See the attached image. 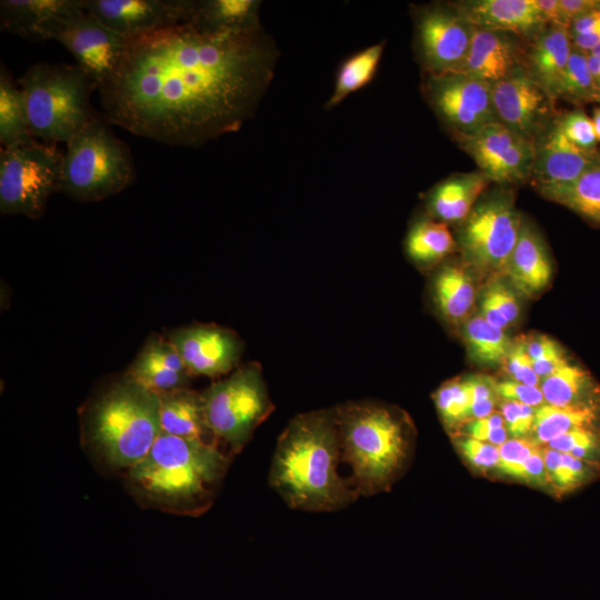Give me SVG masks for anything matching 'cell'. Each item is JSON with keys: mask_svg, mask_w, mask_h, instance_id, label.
Returning a JSON list of instances; mask_svg holds the SVG:
<instances>
[{"mask_svg": "<svg viewBox=\"0 0 600 600\" xmlns=\"http://www.w3.org/2000/svg\"><path fill=\"white\" fill-rule=\"evenodd\" d=\"M276 56L259 22L209 30L187 22L128 40L113 77L100 87L107 121L180 147L238 131L273 77Z\"/></svg>", "mask_w": 600, "mask_h": 600, "instance_id": "obj_1", "label": "cell"}, {"mask_svg": "<svg viewBox=\"0 0 600 600\" xmlns=\"http://www.w3.org/2000/svg\"><path fill=\"white\" fill-rule=\"evenodd\" d=\"M340 463L334 407L300 413L278 438L269 483L291 509L337 511L359 498L350 480L340 473Z\"/></svg>", "mask_w": 600, "mask_h": 600, "instance_id": "obj_2", "label": "cell"}, {"mask_svg": "<svg viewBox=\"0 0 600 600\" xmlns=\"http://www.w3.org/2000/svg\"><path fill=\"white\" fill-rule=\"evenodd\" d=\"M231 457L217 443L162 432L148 454L127 471V487L142 506L200 516L212 506Z\"/></svg>", "mask_w": 600, "mask_h": 600, "instance_id": "obj_3", "label": "cell"}, {"mask_svg": "<svg viewBox=\"0 0 600 600\" xmlns=\"http://www.w3.org/2000/svg\"><path fill=\"white\" fill-rule=\"evenodd\" d=\"M341 460L359 497L388 491L404 473L414 446V427L399 408L372 400L334 406Z\"/></svg>", "mask_w": 600, "mask_h": 600, "instance_id": "obj_4", "label": "cell"}, {"mask_svg": "<svg viewBox=\"0 0 600 600\" xmlns=\"http://www.w3.org/2000/svg\"><path fill=\"white\" fill-rule=\"evenodd\" d=\"M81 433L83 443L104 464L128 471L162 433L158 393L124 373L86 406Z\"/></svg>", "mask_w": 600, "mask_h": 600, "instance_id": "obj_5", "label": "cell"}, {"mask_svg": "<svg viewBox=\"0 0 600 600\" xmlns=\"http://www.w3.org/2000/svg\"><path fill=\"white\" fill-rule=\"evenodd\" d=\"M18 83L24 96L34 138L49 143H67L94 117L90 96L97 88L77 64L34 63Z\"/></svg>", "mask_w": 600, "mask_h": 600, "instance_id": "obj_6", "label": "cell"}, {"mask_svg": "<svg viewBox=\"0 0 600 600\" xmlns=\"http://www.w3.org/2000/svg\"><path fill=\"white\" fill-rule=\"evenodd\" d=\"M134 167L128 146L108 122L93 117L67 142L60 192L81 202L101 201L128 188Z\"/></svg>", "mask_w": 600, "mask_h": 600, "instance_id": "obj_7", "label": "cell"}, {"mask_svg": "<svg viewBox=\"0 0 600 600\" xmlns=\"http://www.w3.org/2000/svg\"><path fill=\"white\" fill-rule=\"evenodd\" d=\"M208 427L219 446L239 453L273 412L260 363L240 364L202 392Z\"/></svg>", "mask_w": 600, "mask_h": 600, "instance_id": "obj_8", "label": "cell"}, {"mask_svg": "<svg viewBox=\"0 0 600 600\" xmlns=\"http://www.w3.org/2000/svg\"><path fill=\"white\" fill-rule=\"evenodd\" d=\"M63 154L54 143L2 148L0 156V213L40 218L50 197L60 192Z\"/></svg>", "mask_w": 600, "mask_h": 600, "instance_id": "obj_9", "label": "cell"}, {"mask_svg": "<svg viewBox=\"0 0 600 600\" xmlns=\"http://www.w3.org/2000/svg\"><path fill=\"white\" fill-rule=\"evenodd\" d=\"M521 222L511 199L506 196H496L476 206L460 233L468 261L483 272H504Z\"/></svg>", "mask_w": 600, "mask_h": 600, "instance_id": "obj_10", "label": "cell"}, {"mask_svg": "<svg viewBox=\"0 0 600 600\" xmlns=\"http://www.w3.org/2000/svg\"><path fill=\"white\" fill-rule=\"evenodd\" d=\"M458 138L460 147L476 161L489 181L517 183L531 177L534 141L512 131L500 121Z\"/></svg>", "mask_w": 600, "mask_h": 600, "instance_id": "obj_11", "label": "cell"}, {"mask_svg": "<svg viewBox=\"0 0 600 600\" xmlns=\"http://www.w3.org/2000/svg\"><path fill=\"white\" fill-rule=\"evenodd\" d=\"M53 40L60 42L74 57L76 64L99 89L118 70L129 39L103 24L83 8L63 23Z\"/></svg>", "mask_w": 600, "mask_h": 600, "instance_id": "obj_12", "label": "cell"}, {"mask_svg": "<svg viewBox=\"0 0 600 600\" xmlns=\"http://www.w3.org/2000/svg\"><path fill=\"white\" fill-rule=\"evenodd\" d=\"M427 94L436 111L458 133L471 134L497 121L492 86L461 73H430Z\"/></svg>", "mask_w": 600, "mask_h": 600, "instance_id": "obj_13", "label": "cell"}, {"mask_svg": "<svg viewBox=\"0 0 600 600\" xmlns=\"http://www.w3.org/2000/svg\"><path fill=\"white\" fill-rule=\"evenodd\" d=\"M167 338L191 377L221 378L241 364L244 342L232 329L214 323H196L173 329Z\"/></svg>", "mask_w": 600, "mask_h": 600, "instance_id": "obj_14", "label": "cell"}, {"mask_svg": "<svg viewBox=\"0 0 600 600\" xmlns=\"http://www.w3.org/2000/svg\"><path fill=\"white\" fill-rule=\"evenodd\" d=\"M193 0H83V8L127 39L191 19Z\"/></svg>", "mask_w": 600, "mask_h": 600, "instance_id": "obj_15", "label": "cell"}, {"mask_svg": "<svg viewBox=\"0 0 600 600\" xmlns=\"http://www.w3.org/2000/svg\"><path fill=\"white\" fill-rule=\"evenodd\" d=\"M553 99L520 69L492 84V102L498 121L532 141L548 126Z\"/></svg>", "mask_w": 600, "mask_h": 600, "instance_id": "obj_16", "label": "cell"}, {"mask_svg": "<svg viewBox=\"0 0 600 600\" xmlns=\"http://www.w3.org/2000/svg\"><path fill=\"white\" fill-rule=\"evenodd\" d=\"M473 28L456 11L434 8L422 12L418 21V39L430 73L454 71L463 61Z\"/></svg>", "mask_w": 600, "mask_h": 600, "instance_id": "obj_17", "label": "cell"}, {"mask_svg": "<svg viewBox=\"0 0 600 600\" xmlns=\"http://www.w3.org/2000/svg\"><path fill=\"white\" fill-rule=\"evenodd\" d=\"M534 144L531 177L539 190L570 184L600 164V152H589L577 147L562 134L557 124L541 139H537Z\"/></svg>", "mask_w": 600, "mask_h": 600, "instance_id": "obj_18", "label": "cell"}, {"mask_svg": "<svg viewBox=\"0 0 600 600\" xmlns=\"http://www.w3.org/2000/svg\"><path fill=\"white\" fill-rule=\"evenodd\" d=\"M83 10V0H1L0 28L32 40H53L63 23Z\"/></svg>", "mask_w": 600, "mask_h": 600, "instance_id": "obj_19", "label": "cell"}, {"mask_svg": "<svg viewBox=\"0 0 600 600\" xmlns=\"http://www.w3.org/2000/svg\"><path fill=\"white\" fill-rule=\"evenodd\" d=\"M126 374L157 393L187 388L191 379L174 346L158 333L147 339Z\"/></svg>", "mask_w": 600, "mask_h": 600, "instance_id": "obj_20", "label": "cell"}, {"mask_svg": "<svg viewBox=\"0 0 600 600\" xmlns=\"http://www.w3.org/2000/svg\"><path fill=\"white\" fill-rule=\"evenodd\" d=\"M454 9L471 27L487 30L528 34L547 24L536 0H476Z\"/></svg>", "mask_w": 600, "mask_h": 600, "instance_id": "obj_21", "label": "cell"}, {"mask_svg": "<svg viewBox=\"0 0 600 600\" xmlns=\"http://www.w3.org/2000/svg\"><path fill=\"white\" fill-rule=\"evenodd\" d=\"M472 28L468 52L452 72L473 77L492 86L518 69L516 43L507 32Z\"/></svg>", "mask_w": 600, "mask_h": 600, "instance_id": "obj_22", "label": "cell"}, {"mask_svg": "<svg viewBox=\"0 0 600 600\" xmlns=\"http://www.w3.org/2000/svg\"><path fill=\"white\" fill-rule=\"evenodd\" d=\"M504 273L528 297L542 291L551 279L552 268L544 243L523 221Z\"/></svg>", "mask_w": 600, "mask_h": 600, "instance_id": "obj_23", "label": "cell"}, {"mask_svg": "<svg viewBox=\"0 0 600 600\" xmlns=\"http://www.w3.org/2000/svg\"><path fill=\"white\" fill-rule=\"evenodd\" d=\"M572 50L570 29L560 26L542 30L530 49L527 73L552 98L558 97Z\"/></svg>", "mask_w": 600, "mask_h": 600, "instance_id": "obj_24", "label": "cell"}, {"mask_svg": "<svg viewBox=\"0 0 600 600\" xmlns=\"http://www.w3.org/2000/svg\"><path fill=\"white\" fill-rule=\"evenodd\" d=\"M158 396L162 432L217 443L207 423L202 393L187 387Z\"/></svg>", "mask_w": 600, "mask_h": 600, "instance_id": "obj_25", "label": "cell"}, {"mask_svg": "<svg viewBox=\"0 0 600 600\" xmlns=\"http://www.w3.org/2000/svg\"><path fill=\"white\" fill-rule=\"evenodd\" d=\"M547 404L559 408L600 410V388L590 373L567 362L541 381Z\"/></svg>", "mask_w": 600, "mask_h": 600, "instance_id": "obj_26", "label": "cell"}, {"mask_svg": "<svg viewBox=\"0 0 600 600\" xmlns=\"http://www.w3.org/2000/svg\"><path fill=\"white\" fill-rule=\"evenodd\" d=\"M488 182L481 172L451 176L434 188L429 201L430 211L441 222L464 221Z\"/></svg>", "mask_w": 600, "mask_h": 600, "instance_id": "obj_27", "label": "cell"}, {"mask_svg": "<svg viewBox=\"0 0 600 600\" xmlns=\"http://www.w3.org/2000/svg\"><path fill=\"white\" fill-rule=\"evenodd\" d=\"M432 299L443 319L459 324L467 320L474 304L473 280L457 264L443 266L432 280Z\"/></svg>", "mask_w": 600, "mask_h": 600, "instance_id": "obj_28", "label": "cell"}, {"mask_svg": "<svg viewBox=\"0 0 600 600\" xmlns=\"http://www.w3.org/2000/svg\"><path fill=\"white\" fill-rule=\"evenodd\" d=\"M36 140L33 137L21 88L17 83L7 67H0V142L2 148L29 143Z\"/></svg>", "mask_w": 600, "mask_h": 600, "instance_id": "obj_29", "label": "cell"}, {"mask_svg": "<svg viewBox=\"0 0 600 600\" xmlns=\"http://www.w3.org/2000/svg\"><path fill=\"white\" fill-rule=\"evenodd\" d=\"M258 7L253 0L196 1L191 21L209 30L248 28L259 22Z\"/></svg>", "mask_w": 600, "mask_h": 600, "instance_id": "obj_30", "label": "cell"}, {"mask_svg": "<svg viewBox=\"0 0 600 600\" xmlns=\"http://www.w3.org/2000/svg\"><path fill=\"white\" fill-rule=\"evenodd\" d=\"M539 191L547 199L600 226V164L591 168L570 184Z\"/></svg>", "mask_w": 600, "mask_h": 600, "instance_id": "obj_31", "label": "cell"}, {"mask_svg": "<svg viewBox=\"0 0 600 600\" xmlns=\"http://www.w3.org/2000/svg\"><path fill=\"white\" fill-rule=\"evenodd\" d=\"M462 334L470 357L479 364H503L512 346L504 330L490 324L481 313L464 321Z\"/></svg>", "mask_w": 600, "mask_h": 600, "instance_id": "obj_32", "label": "cell"}, {"mask_svg": "<svg viewBox=\"0 0 600 600\" xmlns=\"http://www.w3.org/2000/svg\"><path fill=\"white\" fill-rule=\"evenodd\" d=\"M600 410L559 408L543 404L536 409L533 440L548 444L554 438L576 429L598 428Z\"/></svg>", "mask_w": 600, "mask_h": 600, "instance_id": "obj_33", "label": "cell"}, {"mask_svg": "<svg viewBox=\"0 0 600 600\" xmlns=\"http://www.w3.org/2000/svg\"><path fill=\"white\" fill-rule=\"evenodd\" d=\"M454 248V239L447 224L437 220H421L408 233L406 249L418 264L429 266L443 259Z\"/></svg>", "mask_w": 600, "mask_h": 600, "instance_id": "obj_34", "label": "cell"}, {"mask_svg": "<svg viewBox=\"0 0 600 600\" xmlns=\"http://www.w3.org/2000/svg\"><path fill=\"white\" fill-rule=\"evenodd\" d=\"M542 456L549 486L563 494L594 479L600 471V463L562 453L554 449L542 448Z\"/></svg>", "mask_w": 600, "mask_h": 600, "instance_id": "obj_35", "label": "cell"}, {"mask_svg": "<svg viewBox=\"0 0 600 600\" xmlns=\"http://www.w3.org/2000/svg\"><path fill=\"white\" fill-rule=\"evenodd\" d=\"M383 51L378 43L366 48L346 60L336 80L334 90L327 102L328 108L339 104L349 94L363 88L373 78Z\"/></svg>", "mask_w": 600, "mask_h": 600, "instance_id": "obj_36", "label": "cell"}, {"mask_svg": "<svg viewBox=\"0 0 600 600\" xmlns=\"http://www.w3.org/2000/svg\"><path fill=\"white\" fill-rule=\"evenodd\" d=\"M558 97L574 102H600V88L589 69L587 53L573 48L560 83Z\"/></svg>", "mask_w": 600, "mask_h": 600, "instance_id": "obj_37", "label": "cell"}, {"mask_svg": "<svg viewBox=\"0 0 600 600\" xmlns=\"http://www.w3.org/2000/svg\"><path fill=\"white\" fill-rule=\"evenodd\" d=\"M473 386L471 378L467 380H451L443 383L433 394L438 413L443 424L453 429L468 419L472 404Z\"/></svg>", "mask_w": 600, "mask_h": 600, "instance_id": "obj_38", "label": "cell"}, {"mask_svg": "<svg viewBox=\"0 0 600 600\" xmlns=\"http://www.w3.org/2000/svg\"><path fill=\"white\" fill-rule=\"evenodd\" d=\"M547 446L559 452L600 463V430L598 428L569 431L554 438Z\"/></svg>", "mask_w": 600, "mask_h": 600, "instance_id": "obj_39", "label": "cell"}, {"mask_svg": "<svg viewBox=\"0 0 600 600\" xmlns=\"http://www.w3.org/2000/svg\"><path fill=\"white\" fill-rule=\"evenodd\" d=\"M541 447L532 438L508 439L499 447V464L497 470L503 474L520 479L527 459Z\"/></svg>", "mask_w": 600, "mask_h": 600, "instance_id": "obj_40", "label": "cell"}, {"mask_svg": "<svg viewBox=\"0 0 600 600\" xmlns=\"http://www.w3.org/2000/svg\"><path fill=\"white\" fill-rule=\"evenodd\" d=\"M556 124L562 134L577 147L589 152L598 151L597 144L599 141L592 119L583 111L574 110L569 112Z\"/></svg>", "mask_w": 600, "mask_h": 600, "instance_id": "obj_41", "label": "cell"}, {"mask_svg": "<svg viewBox=\"0 0 600 600\" xmlns=\"http://www.w3.org/2000/svg\"><path fill=\"white\" fill-rule=\"evenodd\" d=\"M462 457L477 470L488 471L497 469L499 464V447L483 442L471 437L456 440Z\"/></svg>", "mask_w": 600, "mask_h": 600, "instance_id": "obj_42", "label": "cell"}, {"mask_svg": "<svg viewBox=\"0 0 600 600\" xmlns=\"http://www.w3.org/2000/svg\"><path fill=\"white\" fill-rule=\"evenodd\" d=\"M500 410L507 430L512 438L523 439L532 434L536 408L516 401L502 400Z\"/></svg>", "mask_w": 600, "mask_h": 600, "instance_id": "obj_43", "label": "cell"}, {"mask_svg": "<svg viewBox=\"0 0 600 600\" xmlns=\"http://www.w3.org/2000/svg\"><path fill=\"white\" fill-rule=\"evenodd\" d=\"M503 366L511 380L540 387L541 380L533 369L522 339L512 343Z\"/></svg>", "mask_w": 600, "mask_h": 600, "instance_id": "obj_44", "label": "cell"}, {"mask_svg": "<svg viewBox=\"0 0 600 600\" xmlns=\"http://www.w3.org/2000/svg\"><path fill=\"white\" fill-rule=\"evenodd\" d=\"M468 437L500 447L508 440L509 432L500 412L466 422Z\"/></svg>", "mask_w": 600, "mask_h": 600, "instance_id": "obj_45", "label": "cell"}, {"mask_svg": "<svg viewBox=\"0 0 600 600\" xmlns=\"http://www.w3.org/2000/svg\"><path fill=\"white\" fill-rule=\"evenodd\" d=\"M574 49L589 53L600 46V8L574 20L570 27Z\"/></svg>", "mask_w": 600, "mask_h": 600, "instance_id": "obj_46", "label": "cell"}, {"mask_svg": "<svg viewBox=\"0 0 600 600\" xmlns=\"http://www.w3.org/2000/svg\"><path fill=\"white\" fill-rule=\"evenodd\" d=\"M496 391L498 397L506 401L520 402L536 409L546 404L540 387L506 380L496 382Z\"/></svg>", "mask_w": 600, "mask_h": 600, "instance_id": "obj_47", "label": "cell"}, {"mask_svg": "<svg viewBox=\"0 0 600 600\" xmlns=\"http://www.w3.org/2000/svg\"><path fill=\"white\" fill-rule=\"evenodd\" d=\"M496 303L509 324L519 317V302L514 293L499 279H494L484 291Z\"/></svg>", "mask_w": 600, "mask_h": 600, "instance_id": "obj_48", "label": "cell"}, {"mask_svg": "<svg viewBox=\"0 0 600 600\" xmlns=\"http://www.w3.org/2000/svg\"><path fill=\"white\" fill-rule=\"evenodd\" d=\"M520 480L541 488L549 486L542 448L527 459L523 464Z\"/></svg>", "mask_w": 600, "mask_h": 600, "instance_id": "obj_49", "label": "cell"}, {"mask_svg": "<svg viewBox=\"0 0 600 600\" xmlns=\"http://www.w3.org/2000/svg\"><path fill=\"white\" fill-rule=\"evenodd\" d=\"M600 8V0H559L561 20L564 27L589 12Z\"/></svg>", "mask_w": 600, "mask_h": 600, "instance_id": "obj_50", "label": "cell"}, {"mask_svg": "<svg viewBox=\"0 0 600 600\" xmlns=\"http://www.w3.org/2000/svg\"><path fill=\"white\" fill-rule=\"evenodd\" d=\"M567 362L569 361L566 358L563 350L559 346L552 351L541 357L540 359L533 360L532 366L536 373L542 381L543 379L559 370Z\"/></svg>", "mask_w": 600, "mask_h": 600, "instance_id": "obj_51", "label": "cell"}, {"mask_svg": "<svg viewBox=\"0 0 600 600\" xmlns=\"http://www.w3.org/2000/svg\"><path fill=\"white\" fill-rule=\"evenodd\" d=\"M522 340L526 351L532 361L540 359L548 352L559 347L556 341L544 334L530 336L528 338H522Z\"/></svg>", "mask_w": 600, "mask_h": 600, "instance_id": "obj_52", "label": "cell"}, {"mask_svg": "<svg viewBox=\"0 0 600 600\" xmlns=\"http://www.w3.org/2000/svg\"><path fill=\"white\" fill-rule=\"evenodd\" d=\"M481 316L492 326L504 330L510 324L493 300L484 292L481 300Z\"/></svg>", "mask_w": 600, "mask_h": 600, "instance_id": "obj_53", "label": "cell"}, {"mask_svg": "<svg viewBox=\"0 0 600 600\" xmlns=\"http://www.w3.org/2000/svg\"><path fill=\"white\" fill-rule=\"evenodd\" d=\"M536 1L546 23H550V26L564 27L561 20V16H560L559 0H536Z\"/></svg>", "mask_w": 600, "mask_h": 600, "instance_id": "obj_54", "label": "cell"}, {"mask_svg": "<svg viewBox=\"0 0 600 600\" xmlns=\"http://www.w3.org/2000/svg\"><path fill=\"white\" fill-rule=\"evenodd\" d=\"M587 58L591 74L600 88V46L587 53Z\"/></svg>", "mask_w": 600, "mask_h": 600, "instance_id": "obj_55", "label": "cell"}, {"mask_svg": "<svg viewBox=\"0 0 600 600\" xmlns=\"http://www.w3.org/2000/svg\"><path fill=\"white\" fill-rule=\"evenodd\" d=\"M591 119H592V122H593V126H594V130H596L598 141L600 142V107H597L593 110V116H592Z\"/></svg>", "mask_w": 600, "mask_h": 600, "instance_id": "obj_56", "label": "cell"}]
</instances>
